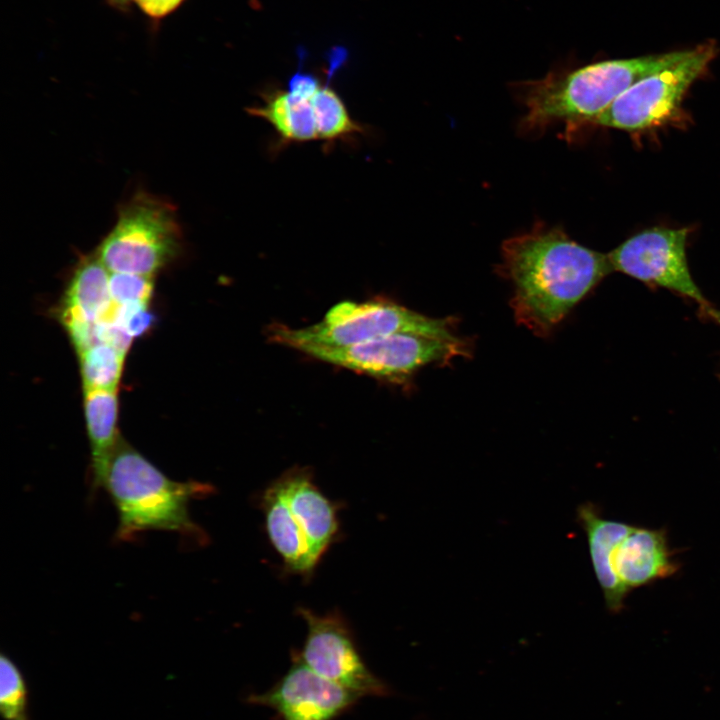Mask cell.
I'll return each instance as SVG.
<instances>
[{
    "mask_svg": "<svg viewBox=\"0 0 720 720\" xmlns=\"http://www.w3.org/2000/svg\"><path fill=\"white\" fill-rule=\"evenodd\" d=\"M300 616L307 624V635L299 658L318 675L330 680L360 698L383 697L391 694L390 687L366 666L352 634L335 614L317 615L301 608Z\"/></svg>",
    "mask_w": 720,
    "mask_h": 720,
    "instance_id": "cell-8",
    "label": "cell"
},
{
    "mask_svg": "<svg viewBox=\"0 0 720 720\" xmlns=\"http://www.w3.org/2000/svg\"><path fill=\"white\" fill-rule=\"evenodd\" d=\"M180 241L175 208L141 192L120 208L97 256L112 273L152 276L176 256Z\"/></svg>",
    "mask_w": 720,
    "mask_h": 720,
    "instance_id": "cell-5",
    "label": "cell"
},
{
    "mask_svg": "<svg viewBox=\"0 0 720 720\" xmlns=\"http://www.w3.org/2000/svg\"><path fill=\"white\" fill-rule=\"evenodd\" d=\"M261 98V104L248 107L247 111L267 121L274 128L280 144L319 140L311 98H302L281 89L264 92Z\"/></svg>",
    "mask_w": 720,
    "mask_h": 720,
    "instance_id": "cell-17",
    "label": "cell"
},
{
    "mask_svg": "<svg viewBox=\"0 0 720 720\" xmlns=\"http://www.w3.org/2000/svg\"><path fill=\"white\" fill-rule=\"evenodd\" d=\"M109 272L97 255L82 259L65 292L61 318L103 321L114 304Z\"/></svg>",
    "mask_w": 720,
    "mask_h": 720,
    "instance_id": "cell-16",
    "label": "cell"
},
{
    "mask_svg": "<svg viewBox=\"0 0 720 720\" xmlns=\"http://www.w3.org/2000/svg\"><path fill=\"white\" fill-rule=\"evenodd\" d=\"M688 229L654 227L635 234L608 254L613 270L658 285L709 306L690 274Z\"/></svg>",
    "mask_w": 720,
    "mask_h": 720,
    "instance_id": "cell-9",
    "label": "cell"
},
{
    "mask_svg": "<svg viewBox=\"0 0 720 720\" xmlns=\"http://www.w3.org/2000/svg\"><path fill=\"white\" fill-rule=\"evenodd\" d=\"M716 55L717 46L713 41L686 50L677 62L628 88L593 124L639 131L671 120L679 111L689 87L704 73Z\"/></svg>",
    "mask_w": 720,
    "mask_h": 720,
    "instance_id": "cell-6",
    "label": "cell"
},
{
    "mask_svg": "<svg viewBox=\"0 0 720 720\" xmlns=\"http://www.w3.org/2000/svg\"><path fill=\"white\" fill-rule=\"evenodd\" d=\"M401 333L452 341L461 339L454 334L449 319L430 318L381 298L337 303L321 321L310 326L291 328L273 324L268 329L272 342L293 349L304 345L351 346Z\"/></svg>",
    "mask_w": 720,
    "mask_h": 720,
    "instance_id": "cell-4",
    "label": "cell"
},
{
    "mask_svg": "<svg viewBox=\"0 0 720 720\" xmlns=\"http://www.w3.org/2000/svg\"><path fill=\"white\" fill-rule=\"evenodd\" d=\"M360 697L311 670L296 653L286 674L248 701L275 710L283 720H334Z\"/></svg>",
    "mask_w": 720,
    "mask_h": 720,
    "instance_id": "cell-10",
    "label": "cell"
},
{
    "mask_svg": "<svg viewBox=\"0 0 720 720\" xmlns=\"http://www.w3.org/2000/svg\"><path fill=\"white\" fill-rule=\"evenodd\" d=\"M150 20L159 22L180 8L185 0H131Z\"/></svg>",
    "mask_w": 720,
    "mask_h": 720,
    "instance_id": "cell-23",
    "label": "cell"
},
{
    "mask_svg": "<svg viewBox=\"0 0 720 720\" xmlns=\"http://www.w3.org/2000/svg\"><path fill=\"white\" fill-rule=\"evenodd\" d=\"M320 361L391 382L407 381L431 363H447L467 356L463 340H445L417 334H394L351 346L304 345L296 349Z\"/></svg>",
    "mask_w": 720,
    "mask_h": 720,
    "instance_id": "cell-7",
    "label": "cell"
},
{
    "mask_svg": "<svg viewBox=\"0 0 720 720\" xmlns=\"http://www.w3.org/2000/svg\"><path fill=\"white\" fill-rule=\"evenodd\" d=\"M125 355L99 343L79 353L84 391L117 390Z\"/></svg>",
    "mask_w": 720,
    "mask_h": 720,
    "instance_id": "cell-19",
    "label": "cell"
},
{
    "mask_svg": "<svg viewBox=\"0 0 720 720\" xmlns=\"http://www.w3.org/2000/svg\"><path fill=\"white\" fill-rule=\"evenodd\" d=\"M84 412L91 447V482L94 489H99L121 440L117 429V390L84 391Z\"/></svg>",
    "mask_w": 720,
    "mask_h": 720,
    "instance_id": "cell-15",
    "label": "cell"
},
{
    "mask_svg": "<svg viewBox=\"0 0 720 720\" xmlns=\"http://www.w3.org/2000/svg\"><path fill=\"white\" fill-rule=\"evenodd\" d=\"M703 309L720 326V309H715V308H712L711 306H707Z\"/></svg>",
    "mask_w": 720,
    "mask_h": 720,
    "instance_id": "cell-25",
    "label": "cell"
},
{
    "mask_svg": "<svg viewBox=\"0 0 720 720\" xmlns=\"http://www.w3.org/2000/svg\"><path fill=\"white\" fill-rule=\"evenodd\" d=\"M310 102L318 138L328 145L349 140L356 134L365 132V128L350 116L342 98L328 85L320 86Z\"/></svg>",
    "mask_w": 720,
    "mask_h": 720,
    "instance_id": "cell-18",
    "label": "cell"
},
{
    "mask_svg": "<svg viewBox=\"0 0 720 720\" xmlns=\"http://www.w3.org/2000/svg\"><path fill=\"white\" fill-rule=\"evenodd\" d=\"M261 505L268 537L288 569L309 574L318 561L290 509L280 479L265 490Z\"/></svg>",
    "mask_w": 720,
    "mask_h": 720,
    "instance_id": "cell-14",
    "label": "cell"
},
{
    "mask_svg": "<svg viewBox=\"0 0 720 720\" xmlns=\"http://www.w3.org/2000/svg\"><path fill=\"white\" fill-rule=\"evenodd\" d=\"M100 343L108 344L126 355L132 342V336L121 326L113 323H97Z\"/></svg>",
    "mask_w": 720,
    "mask_h": 720,
    "instance_id": "cell-22",
    "label": "cell"
},
{
    "mask_svg": "<svg viewBox=\"0 0 720 720\" xmlns=\"http://www.w3.org/2000/svg\"><path fill=\"white\" fill-rule=\"evenodd\" d=\"M0 708L5 720H29L23 676L5 654L0 657Z\"/></svg>",
    "mask_w": 720,
    "mask_h": 720,
    "instance_id": "cell-20",
    "label": "cell"
},
{
    "mask_svg": "<svg viewBox=\"0 0 720 720\" xmlns=\"http://www.w3.org/2000/svg\"><path fill=\"white\" fill-rule=\"evenodd\" d=\"M110 293L116 304H148L153 293L152 276L111 273Z\"/></svg>",
    "mask_w": 720,
    "mask_h": 720,
    "instance_id": "cell-21",
    "label": "cell"
},
{
    "mask_svg": "<svg viewBox=\"0 0 720 720\" xmlns=\"http://www.w3.org/2000/svg\"><path fill=\"white\" fill-rule=\"evenodd\" d=\"M577 519L585 531L591 562L606 606L614 613L619 612L623 608L628 590L622 585L614 570L613 555L633 526L603 518L590 503L578 507Z\"/></svg>",
    "mask_w": 720,
    "mask_h": 720,
    "instance_id": "cell-12",
    "label": "cell"
},
{
    "mask_svg": "<svg viewBox=\"0 0 720 720\" xmlns=\"http://www.w3.org/2000/svg\"><path fill=\"white\" fill-rule=\"evenodd\" d=\"M103 487L118 513L116 537L129 541L152 530L177 532L206 541L189 513L194 498L207 496L208 484L168 478L140 452L121 439L110 459Z\"/></svg>",
    "mask_w": 720,
    "mask_h": 720,
    "instance_id": "cell-3",
    "label": "cell"
},
{
    "mask_svg": "<svg viewBox=\"0 0 720 720\" xmlns=\"http://www.w3.org/2000/svg\"><path fill=\"white\" fill-rule=\"evenodd\" d=\"M290 509L306 535L317 561L338 531L336 508L322 494L305 468H294L280 478Z\"/></svg>",
    "mask_w": 720,
    "mask_h": 720,
    "instance_id": "cell-11",
    "label": "cell"
},
{
    "mask_svg": "<svg viewBox=\"0 0 720 720\" xmlns=\"http://www.w3.org/2000/svg\"><path fill=\"white\" fill-rule=\"evenodd\" d=\"M107 3L119 11H127L130 7L131 0H106Z\"/></svg>",
    "mask_w": 720,
    "mask_h": 720,
    "instance_id": "cell-24",
    "label": "cell"
},
{
    "mask_svg": "<svg viewBox=\"0 0 720 720\" xmlns=\"http://www.w3.org/2000/svg\"><path fill=\"white\" fill-rule=\"evenodd\" d=\"M613 567L628 591L671 576L677 570L664 532L635 526L617 546Z\"/></svg>",
    "mask_w": 720,
    "mask_h": 720,
    "instance_id": "cell-13",
    "label": "cell"
},
{
    "mask_svg": "<svg viewBox=\"0 0 720 720\" xmlns=\"http://www.w3.org/2000/svg\"><path fill=\"white\" fill-rule=\"evenodd\" d=\"M685 51L576 67L561 64L543 78L515 82L512 90L525 108L518 128L524 134H541L561 122L568 135L584 124L593 123L628 88L677 62Z\"/></svg>",
    "mask_w": 720,
    "mask_h": 720,
    "instance_id": "cell-2",
    "label": "cell"
},
{
    "mask_svg": "<svg viewBox=\"0 0 720 720\" xmlns=\"http://www.w3.org/2000/svg\"><path fill=\"white\" fill-rule=\"evenodd\" d=\"M497 271L512 283L516 321L546 337L613 268L561 227L536 223L503 242Z\"/></svg>",
    "mask_w": 720,
    "mask_h": 720,
    "instance_id": "cell-1",
    "label": "cell"
}]
</instances>
